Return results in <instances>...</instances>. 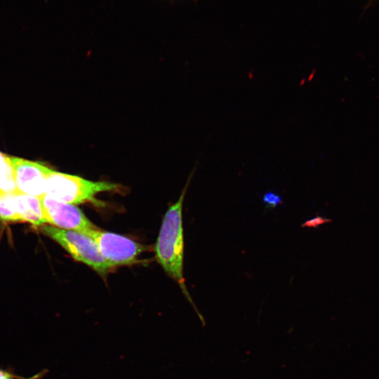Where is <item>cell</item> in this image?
<instances>
[{
    "label": "cell",
    "instance_id": "cell-11",
    "mask_svg": "<svg viewBox=\"0 0 379 379\" xmlns=\"http://www.w3.org/2000/svg\"><path fill=\"white\" fill-rule=\"evenodd\" d=\"M46 373V370H43L41 372L38 373L30 378H23L0 368V379H42Z\"/></svg>",
    "mask_w": 379,
    "mask_h": 379
},
{
    "label": "cell",
    "instance_id": "cell-5",
    "mask_svg": "<svg viewBox=\"0 0 379 379\" xmlns=\"http://www.w3.org/2000/svg\"><path fill=\"white\" fill-rule=\"evenodd\" d=\"M41 199L45 223L88 236L98 228L75 205L55 200L46 194Z\"/></svg>",
    "mask_w": 379,
    "mask_h": 379
},
{
    "label": "cell",
    "instance_id": "cell-9",
    "mask_svg": "<svg viewBox=\"0 0 379 379\" xmlns=\"http://www.w3.org/2000/svg\"><path fill=\"white\" fill-rule=\"evenodd\" d=\"M17 191L14 182L8 155L0 152V192Z\"/></svg>",
    "mask_w": 379,
    "mask_h": 379
},
{
    "label": "cell",
    "instance_id": "cell-10",
    "mask_svg": "<svg viewBox=\"0 0 379 379\" xmlns=\"http://www.w3.org/2000/svg\"><path fill=\"white\" fill-rule=\"evenodd\" d=\"M262 202L267 208H274L282 204V198L279 194L267 192L262 197Z\"/></svg>",
    "mask_w": 379,
    "mask_h": 379
},
{
    "label": "cell",
    "instance_id": "cell-4",
    "mask_svg": "<svg viewBox=\"0 0 379 379\" xmlns=\"http://www.w3.org/2000/svg\"><path fill=\"white\" fill-rule=\"evenodd\" d=\"M88 236L112 268L135 263L140 254L147 249V246L128 237L99 228L92 230Z\"/></svg>",
    "mask_w": 379,
    "mask_h": 379
},
{
    "label": "cell",
    "instance_id": "cell-7",
    "mask_svg": "<svg viewBox=\"0 0 379 379\" xmlns=\"http://www.w3.org/2000/svg\"><path fill=\"white\" fill-rule=\"evenodd\" d=\"M17 211L21 222H27L35 227L45 223L41 197L14 192Z\"/></svg>",
    "mask_w": 379,
    "mask_h": 379
},
{
    "label": "cell",
    "instance_id": "cell-1",
    "mask_svg": "<svg viewBox=\"0 0 379 379\" xmlns=\"http://www.w3.org/2000/svg\"><path fill=\"white\" fill-rule=\"evenodd\" d=\"M184 196L185 191L166 212L154 251L157 262L165 272L179 284L184 294L191 301L182 273L184 241L182 212Z\"/></svg>",
    "mask_w": 379,
    "mask_h": 379
},
{
    "label": "cell",
    "instance_id": "cell-2",
    "mask_svg": "<svg viewBox=\"0 0 379 379\" xmlns=\"http://www.w3.org/2000/svg\"><path fill=\"white\" fill-rule=\"evenodd\" d=\"M120 189L121 187L118 184L92 181L52 170L46 179L45 194L55 200L70 204L91 203L100 206L101 203L95 198L98 193Z\"/></svg>",
    "mask_w": 379,
    "mask_h": 379
},
{
    "label": "cell",
    "instance_id": "cell-6",
    "mask_svg": "<svg viewBox=\"0 0 379 379\" xmlns=\"http://www.w3.org/2000/svg\"><path fill=\"white\" fill-rule=\"evenodd\" d=\"M8 157L16 190L36 197L44 195L46 179L53 169L40 161Z\"/></svg>",
    "mask_w": 379,
    "mask_h": 379
},
{
    "label": "cell",
    "instance_id": "cell-3",
    "mask_svg": "<svg viewBox=\"0 0 379 379\" xmlns=\"http://www.w3.org/2000/svg\"><path fill=\"white\" fill-rule=\"evenodd\" d=\"M62 246L75 260L91 267L105 277L112 267L100 253L95 242L89 236L79 232L60 229L52 225L36 227Z\"/></svg>",
    "mask_w": 379,
    "mask_h": 379
},
{
    "label": "cell",
    "instance_id": "cell-12",
    "mask_svg": "<svg viewBox=\"0 0 379 379\" xmlns=\"http://www.w3.org/2000/svg\"><path fill=\"white\" fill-rule=\"evenodd\" d=\"M331 222V219L325 218L321 216H316L313 218H311L307 221H305L302 225V227H314L317 228L321 225L330 222Z\"/></svg>",
    "mask_w": 379,
    "mask_h": 379
},
{
    "label": "cell",
    "instance_id": "cell-8",
    "mask_svg": "<svg viewBox=\"0 0 379 379\" xmlns=\"http://www.w3.org/2000/svg\"><path fill=\"white\" fill-rule=\"evenodd\" d=\"M14 192H0V220L1 221H20L17 211Z\"/></svg>",
    "mask_w": 379,
    "mask_h": 379
}]
</instances>
